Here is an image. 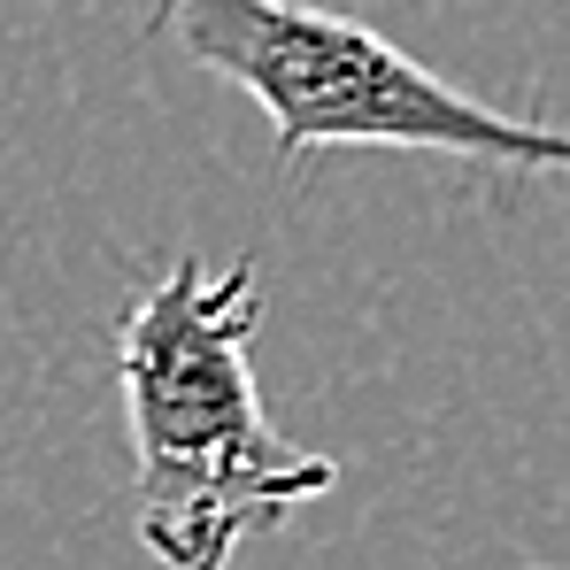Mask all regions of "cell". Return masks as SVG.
I'll use <instances>...</instances> for the list:
<instances>
[{
    "label": "cell",
    "mask_w": 570,
    "mask_h": 570,
    "mask_svg": "<svg viewBox=\"0 0 570 570\" xmlns=\"http://www.w3.org/2000/svg\"><path fill=\"white\" fill-rule=\"evenodd\" d=\"M263 271L178 255L116 324V393L131 432V532L163 570H232V556L316 493L332 455L278 440L247 371Z\"/></svg>",
    "instance_id": "1"
},
{
    "label": "cell",
    "mask_w": 570,
    "mask_h": 570,
    "mask_svg": "<svg viewBox=\"0 0 570 570\" xmlns=\"http://www.w3.org/2000/svg\"><path fill=\"white\" fill-rule=\"evenodd\" d=\"M147 31L255 100L278 163H308L324 147H401L493 178H570L563 124L448 86L363 16L316 0H147Z\"/></svg>",
    "instance_id": "2"
}]
</instances>
